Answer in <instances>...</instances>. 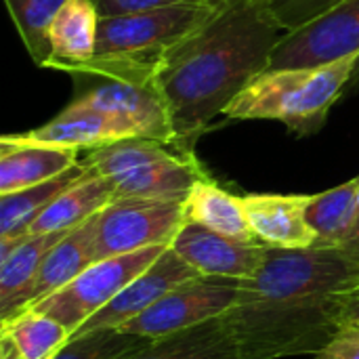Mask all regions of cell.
Masks as SVG:
<instances>
[{
	"label": "cell",
	"mask_w": 359,
	"mask_h": 359,
	"mask_svg": "<svg viewBox=\"0 0 359 359\" xmlns=\"http://www.w3.org/2000/svg\"><path fill=\"white\" fill-rule=\"evenodd\" d=\"M358 299V250L267 248L261 269L240 280V301L225 316L242 359L320 355Z\"/></svg>",
	"instance_id": "6da1fadb"
},
{
	"label": "cell",
	"mask_w": 359,
	"mask_h": 359,
	"mask_svg": "<svg viewBox=\"0 0 359 359\" xmlns=\"http://www.w3.org/2000/svg\"><path fill=\"white\" fill-rule=\"evenodd\" d=\"M284 34L257 0H227L164 59L154 82L166 103L172 143L179 149L194 151L212 120L271 67Z\"/></svg>",
	"instance_id": "7a4b0ae2"
},
{
	"label": "cell",
	"mask_w": 359,
	"mask_h": 359,
	"mask_svg": "<svg viewBox=\"0 0 359 359\" xmlns=\"http://www.w3.org/2000/svg\"><path fill=\"white\" fill-rule=\"evenodd\" d=\"M223 2H185L139 13L101 17L97 53L84 65L76 80L124 78L154 80L164 59L206 25L225 4Z\"/></svg>",
	"instance_id": "3957f363"
},
{
	"label": "cell",
	"mask_w": 359,
	"mask_h": 359,
	"mask_svg": "<svg viewBox=\"0 0 359 359\" xmlns=\"http://www.w3.org/2000/svg\"><path fill=\"white\" fill-rule=\"evenodd\" d=\"M359 55L320 65L269 67L225 109L229 120H273L305 137L318 133L332 105L351 86Z\"/></svg>",
	"instance_id": "277c9868"
},
{
	"label": "cell",
	"mask_w": 359,
	"mask_h": 359,
	"mask_svg": "<svg viewBox=\"0 0 359 359\" xmlns=\"http://www.w3.org/2000/svg\"><path fill=\"white\" fill-rule=\"evenodd\" d=\"M80 160L111 181L116 198L185 200L191 187L208 177L194 151L151 137L93 147Z\"/></svg>",
	"instance_id": "5b68a950"
},
{
	"label": "cell",
	"mask_w": 359,
	"mask_h": 359,
	"mask_svg": "<svg viewBox=\"0 0 359 359\" xmlns=\"http://www.w3.org/2000/svg\"><path fill=\"white\" fill-rule=\"evenodd\" d=\"M166 248L168 246H151L97 261L74 282L46 297L32 309L57 320L74 334L86 320L111 303L124 286H128L149 265H154Z\"/></svg>",
	"instance_id": "8992f818"
},
{
	"label": "cell",
	"mask_w": 359,
	"mask_h": 359,
	"mask_svg": "<svg viewBox=\"0 0 359 359\" xmlns=\"http://www.w3.org/2000/svg\"><path fill=\"white\" fill-rule=\"evenodd\" d=\"M183 225V200L116 198L97 215L95 259L170 246Z\"/></svg>",
	"instance_id": "52a82bcc"
},
{
	"label": "cell",
	"mask_w": 359,
	"mask_h": 359,
	"mask_svg": "<svg viewBox=\"0 0 359 359\" xmlns=\"http://www.w3.org/2000/svg\"><path fill=\"white\" fill-rule=\"evenodd\" d=\"M238 301L240 280L200 276L166 292L141 316L120 326V330L160 339L225 316L238 305Z\"/></svg>",
	"instance_id": "ba28073f"
},
{
	"label": "cell",
	"mask_w": 359,
	"mask_h": 359,
	"mask_svg": "<svg viewBox=\"0 0 359 359\" xmlns=\"http://www.w3.org/2000/svg\"><path fill=\"white\" fill-rule=\"evenodd\" d=\"M95 84L84 88L74 103L80 107L101 109L133 122L145 137L172 143V128L166 103L154 80L90 78ZM175 145V143H172Z\"/></svg>",
	"instance_id": "9c48e42d"
},
{
	"label": "cell",
	"mask_w": 359,
	"mask_h": 359,
	"mask_svg": "<svg viewBox=\"0 0 359 359\" xmlns=\"http://www.w3.org/2000/svg\"><path fill=\"white\" fill-rule=\"evenodd\" d=\"M170 248L200 276L229 280H250L267 255L259 242H240L196 223H185Z\"/></svg>",
	"instance_id": "30bf717a"
},
{
	"label": "cell",
	"mask_w": 359,
	"mask_h": 359,
	"mask_svg": "<svg viewBox=\"0 0 359 359\" xmlns=\"http://www.w3.org/2000/svg\"><path fill=\"white\" fill-rule=\"evenodd\" d=\"M194 278H200V273L168 246L156 259L154 265H149L139 278H135L128 286H124L111 303H107L101 311H97L90 320H86L72 337L90 330L120 328L133 318L141 316L145 309H149L166 292Z\"/></svg>",
	"instance_id": "8fae6325"
},
{
	"label": "cell",
	"mask_w": 359,
	"mask_h": 359,
	"mask_svg": "<svg viewBox=\"0 0 359 359\" xmlns=\"http://www.w3.org/2000/svg\"><path fill=\"white\" fill-rule=\"evenodd\" d=\"M19 137L34 143H48V145H61V147H74L86 151L93 147L109 145L130 137H145V135L133 122L116 114L80 107L72 103L50 122L34 130L21 133Z\"/></svg>",
	"instance_id": "7c38bea8"
},
{
	"label": "cell",
	"mask_w": 359,
	"mask_h": 359,
	"mask_svg": "<svg viewBox=\"0 0 359 359\" xmlns=\"http://www.w3.org/2000/svg\"><path fill=\"white\" fill-rule=\"evenodd\" d=\"M311 196L284 194H248L244 206L250 229L267 248H311L316 233L307 223V204Z\"/></svg>",
	"instance_id": "4fadbf2b"
},
{
	"label": "cell",
	"mask_w": 359,
	"mask_h": 359,
	"mask_svg": "<svg viewBox=\"0 0 359 359\" xmlns=\"http://www.w3.org/2000/svg\"><path fill=\"white\" fill-rule=\"evenodd\" d=\"M76 164H80V149L4 135L0 139V196L61 177Z\"/></svg>",
	"instance_id": "5bb4252c"
},
{
	"label": "cell",
	"mask_w": 359,
	"mask_h": 359,
	"mask_svg": "<svg viewBox=\"0 0 359 359\" xmlns=\"http://www.w3.org/2000/svg\"><path fill=\"white\" fill-rule=\"evenodd\" d=\"M101 13L95 0H65L48 27L50 69L78 74L97 53Z\"/></svg>",
	"instance_id": "9a60e30c"
},
{
	"label": "cell",
	"mask_w": 359,
	"mask_h": 359,
	"mask_svg": "<svg viewBox=\"0 0 359 359\" xmlns=\"http://www.w3.org/2000/svg\"><path fill=\"white\" fill-rule=\"evenodd\" d=\"M95 229H97V215L88 219L86 223L74 227L61 242L55 244V248L46 255L42 261L25 299L23 307L32 309L46 297L55 294L69 282H74L84 269H88L95 259Z\"/></svg>",
	"instance_id": "2e32d148"
},
{
	"label": "cell",
	"mask_w": 359,
	"mask_h": 359,
	"mask_svg": "<svg viewBox=\"0 0 359 359\" xmlns=\"http://www.w3.org/2000/svg\"><path fill=\"white\" fill-rule=\"evenodd\" d=\"M128 359H242L227 316L154 339Z\"/></svg>",
	"instance_id": "e0dca14e"
},
{
	"label": "cell",
	"mask_w": 359,
	"mask_h": 359,
	"mask_svg": "<svg viewBox=\"0 0 359 359\" xmlns=\"http://www.w3.org/2000/svg\"><path fill=\"white\" fill-rule=\"evenodd\" d=\"M114 200L116 189L111 181L88 168L82 179L69 185L63 194H59L53 204L32 223L29 233L69 231L99 215Z\"/></svg>",
	"instance_id": "ac0fdd59"
},
{
	"label": "cell",
	"mask_w": 359,
	"mask_h": 359,
	"mask_svg": "<svg viewBox=\"0 0 359 359\" xmlns=\"http://www.w3.org/2000/svg\"><path fill=\"white\" fill-rule=\"evenodd\" d=\"M183 210L185 223L202 225L215 233L240 242H257L248 223L244 198L223 189L210 177L200 179L191 187V191L183 200Z\"/></svg>",
	"instance_id": "d6986e66"
},
{
	"label": "cell",
	"mask_w": 359,
	"mask_h": 359,
	"mask_svg": "<svg viewBox=\"0 0 359 359\" xmlns=\"http://www.w3.org/2000/svg\"><path fill=\"white\" fill-rule=\"evenodd\" d=\"M72 231V229H69ZM69 231L27 233L11 255L0 261V324L21 313L23 299L46 255Z\"/></svg>",
	"instance_id": "ffe728a7"
},
{
	"label": "cell",
	"mask_w": 359,
	"mask_h": 359,
	"mask_svg": "<svg viewBox=\"0 0 359 359\" xmlns=\"http://www.w3.org/2000/svg\"><path fill=\"white\" fill-rule=\"evenodd\" d=\"M359 177L311 196L307 204V223L316 233L318 248H347L358 217Z\"/></svg>",
	"instance_id": "44dd1931"
},
{
	"label": "cell",
	"mask_w": 359,
	"mask_h": 359,
	"mask_svg": "<svg viewBox=\"0 0 359 359\" xmlns=\"http://www.w3.org/2000/svg\"><path fill=\"white\" fill-rule=\"evenodd\" d=\"M88 166L76 164L61 177L44 181L40 185L19 189L0 196V240H19L29 233L32 223L53 204V200L63 194L69 185L86 175Z\"/></svg>",
	"instance_id": "7402d4cb"
},
{
	"label": "cell",
	"mask_w": 359,
	"mask_h": 359,
	"mask_svg": "<svg viewBox=\"0 0 359 359\" xmlns=\"http://www.w3.org/2000/svg\"><path fill=\"white\" fill-rule=\"evenodd\" d=\"M0 337L15 345L21 359H50L72 339V332L57 320L27 309L2 322Z\"/></svg>",
	"instance_id": "603a6c76"
},
{
	"label": "cell",
	"mask_w": 359,
	"mask_h": 359,
	"mask_svg": "<svg viewBox=\"0 0 359 359\" xmlns=\"http://www.w3.org/2000/svg\"><path fill=\"white\" fill-rule=\"evenodd\" d=\"M11 19L21 36L32 61L38 67H48V27L65 0H4Z\"/></svg>",
	"instance_id": "cb8c5ba5"
},
{
	"label": "cell",
	"mask_w": 359,
	"mask_h": 359,
	"mask_svg": "<svg viewBox=\"0 0 359 359\" xmlns=\"http://www.w3.org/2000/svg\"><path fill=\"white\" fill-rule=\"evenodd\" d=\"M154 339L130 334L120 328L90 330L72 337L50 359H128L145 349Z\"/></svg>",
	"instance_id": "d4e9b609"
},
{
	"label": "cell",
	"mask_w": 359,
	"mask_h": 359,
	"mask_svg": "<svg viewBox=\"0 0 359 359\" xmlns=\"http://www.w3.org/2000/svg\"><path fill=\"white\" fill-rule=\"evenodd\" d=\"M267 15L288 34L320 19L345 0H257Z\"/></svg>",
	"instance_id": "484cf974"
},
{
	"label": "cell",
	"mask_w": 359,
	"mask_h": 359,
	"mask_svg": "<svg viewBox=\"0 0 359 359\" xmlns=\"http://www.w3.org/2000/svg\"><path fill=\"white\" fill-rule=\"evenodd\" d=\"M318 359H359V322L349 320Z\"/></svg>",
	"instance_id": "4316f807"
},
{
	"label": "cell",
	"mask_w": 359,
	"mask_h": 359,
	"mask_svg": "<svg viewBox=\"0 0 359 359\" xmlns=\"http://www.w3.org/2000/svg\"><path fill=\"white\" fill-rule=\"evenodd\" d=\"M185 2H223V0H95L101 17H111V15H122V13H139V11L185 4Z\"/></svg>",
	"instance_id": "83f0119b"
},
{
	"label": "cell",
	"mask_w": 359,
	"mask_h": 359,
	"mask_svg": "<svg viewBox=\"0 0 359 359\" xmlns=\"http://www.w3.org/2000/svg\"><path fill=\"white\" fill-rule=\"evenodd\" d=\"M0 359H21L17 349H15V345L4 337H0Z\"/></svg>",
	"instance_id": "f1b7e54d"
},
{
	"label": "cell",
	"mask_w": 359,
	"mask_h": 359,
	"mask_svg": "<svg viewBox=\"0 0 359 359\" xmlns=\"http://www.w3.org/2000/svg\"><path fill=\"white\" fill-rule=\"evenodd\" d=\"M347 248L358 250L359 252V198H358V217H355V227H353V236H351V240H349Z\"/></svg>",
	"instance_id": "f546056e"
},
{
	"label": "cell",
	"mask_w": 359,
	"mask_h": 359,
	"mask_svg": "<svg viewBox=\"0 0 359 359\" xmlns=\"http://www.w3.org/2000/svg\"><path fill=\"white\" fill-rule=\"evenodd\" d=\"M349 320H355V322H359V299L353 303V307H351V311H349Z\"/></svg>",
	"instance_id": "4dcf8cb0"
}]
</instances>
